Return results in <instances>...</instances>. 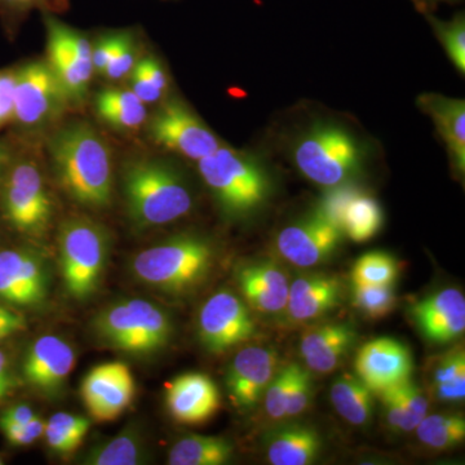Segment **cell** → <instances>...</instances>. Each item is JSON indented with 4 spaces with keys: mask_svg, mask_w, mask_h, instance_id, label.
Here are the masks:
<instances>
[{
    "mask_svg": "<svg viewBox=\"0 0 465 465\" xmlns=\"http://www.w3.org/2000/svg\"><path fill=\"white\" fill-rule=\"evenodd\" d=\"M52 168L61 188L75 203L105 208L113 195V155L108 143L90 124L72 122L48 142Z\"/></svg>",
    "mask_w": 465,
    "mask_h": 465,
    "instance_id": "obj_1",
    "label": "cell"
},
{
    "mask_svg": "<svg viewBox=\"0 0 465 465\" xmlns=\"http://www.w3.org/2000/svg\"><path fill=\"white\" fill-rule=\"evenodd\" d=\"M122 180L128 216L137 228L171 224L188 215L194 204L185 177L162 159H134Z\"/></svg>",
    "mask_w": 465,
    "mask_h": 465,
    "instance_id": "obj_2",
    "label": "cell"
},
{
    "mask_svg": "<svg viewBox=\"0 0 465 465\" xmlns=\"http://www.w3.org/2000/svg\"><path fill=\"white\" fill-rule=\"evenodd\" d=\"M197 163L202 179L229 219L253 215L271 197L268 171L247 153L223 143Z\"/></svg>",
    "mask_w": 465,
    "mask_h": 465,
    "instance_id": "obj_3",
    "label": "cell"
},
{
    "mask_svg": "<svg viewBox=\"0 0 465 465\" xmlns=\"http://www.w3.org/2000/svg\"><path fill=\"white\" fill-rule=\"evenodd\" d=\"M215 251L198 235H179L134 256V274L142 282L167 292L194 289L210 273Z\"/></svg>",
    "mask_w": 465,
    "mask_h": 465,
    "instance_id": "obj_4",
    "label": "cell"
},
{
    "mask_svg": "<svg viewBox=\"0 0 465 465\" xmlns=\"http://www.w3.org/2000/svg\"><path fill=\"white\" fill-rule=\"evenodd\" d=\"M302 176L323 188L345 183L361 170L363 150L353 134L336 124H316L293 148Z\"/></svg>",
    "mask_w": 465,
    "mask_h": 465,
    "instance_id": "obj_5",
    "label": "cell"
},
{
    "mask_svg": "<svg viewBox=\"0 0 465 465\" xmlns=\"http://www.w3.org/2000/svg\"><path fill=\"white\" fill-rule=\"evenodd\" d=\"M97 335L110 347L134 354H149L166 347L173 322L163 309L146 300H125L101 312Z\"/></svg>",
    "mask_w": 465,
    "mask_h": 465,
    "instance_id": "obj_6",
    "label": "cell"
},
{
    "mask_svg": "<svg viewBox=\"0 0 465 465\" xmlns=\"http://www.w3.org/2000/svg\"><path fill=\"white\" fill-rule=\"evenodd\" d=\"M60 266L67 292L84 300L99 286L108 259L105 229L87 217L66 220L60 229Z\"/></svg>",
    "mask_w": 465,
    "mask_h": 465,
    "instance_id": "obj_7",
    "label": "cell"
},
{
    "mask_svg": "<svg viewBox=\"0 0 465 465\" xmlns=\"http://www.w3.org/2000/svg\"><path fill=\"white\" fill-rule=\"evenodd\" d=\"M15 74L12 121L27 133H41L56 124L70 103L47 60L27 63Z\"/></svg>",
    "mask_w": 465,
    "mask_h": 465,
    "instance_id": "obj_8",
    "label": "cell"
},
{
    "mask_svg": "<svg viewBox=\"0 0 465 465\" xmlns=\"http://www.w3.org/2000/svg\"><path fill=\"white\" fill-rule=\"evenodd\" d=\"M47 32V63L65 91L70 105L84 103L90 90L92 76V43L84 33L54 16V12H45Z\"/></svg>",
    "mask_w": 465,
    "mask_h": 465,
    "instance_id": "obj_9",
    "label": "cell"
},
{
    "mask_svg": "<svg viewBox=\"0 0 465 465\" xmlns=\"http://www.w3.org/2000/svg\"><path fill=\"white\" fill-rule=\"evenodd\" d=\"M150 140L167 152L201 161L223 145L215 134L182 100H163L148 118Z\"/></svg>",
    "mask_w": 465,
    "mask_h": 465,
    "instance_id": "obj_10",
    "label": "cell"
},
{
    "mask_svg": "<svg viewBox=\"0 0 465 465\" xmlns=\"http://www.w3.org/2000/svg\"><path fill=\"white\" fill-rule=\"evenodd\" d=\"M3 208L17 231L36 234L50 224L54 206L35 162L21 161L12 168L3 193Z\"/></svg>",
    "mask_w": 465,
    "mask_h": 465,
    "instance_id": "obj_11",
    "label": "cell"
},
{
    "mask_svg": "<svg viewBox=\"0 0 465 465\" xmlns=\"http://www.w3.org/2000/svg\"><path fill=\"white\" fill-rule=\"evenodd\" d=\"M201 341L211 353L222 354L249 341L255 335L256 324L249 308L231 291H219L201 309Z\"/></svg>",
    "mask_w": 465,
    "mask_h": 465,
    "instance_id": "obj_12",
    "label": "cell"
},
{
    "mask_svg": "<svg viewBox=\"0 0 465 465\" xmlns=\"http://www.w3.org/2000/svg\"><path fill=\"white\" fill-rule=\"evenodd\" d=\"M81 393L92 418L113 421L134 401V376L124 362L103 363L85 375Z\"/></svg>",
    "mask_w": 465,
    "mask_h": 465,
    "instance_id": "obj_13",
    "label": "cell"
},
{
    "mask_svg": "<svg viewBox=\"0 0 465 465\" xmlns=\"http://www.w3.org/2000/svg\"><path fill=\"white\" fill-rule=\"evenodd\" d=\"M342 232L316 213L286 226L277 238L280 255L299 268H312L331 258L341 242Z\"/></svg>",
    "mask_w": 465,
    "mask_h": 465,
    "instance_id": "obj_14",
    "label": "cell"
},
{
    "mask_svg": "<svg viewBox=\"0 0 465 465\" xmlns=\"http://www.w3.org/2000/svg\"><path fill=\"white\" fill-rule=\"evenodd\" d=\"M358 378L372 393H381L411 379L414 370L411 351L396 339L381 338L367 342L358 351Z\"/></svg>",
    "mask_w": 465,
    "mask_h": 465,
    "instance_id": "obj_15",
    "label": "cell"
},
{
    "mask_svg": "<svg viewBox=\"0 0 465 465\" xmlns=\"http://www.w3.org/2000/svg\"><path fill=\"white\" fill-rule=\"evenodd\" d=\"M47 295V274L42 259L29 250L0 251V300L33 307Z\"/></svg>",
    "mask_w": 465,
    "mask_h": 465,
    "instance_id": "obj_16",
    "label": "cell"
},
{
    "mask_svg": "<svg viewBox=\"0 0 465 465\" xmlns=\"http://www.w3.org/2000/svg\"><path fill=\"white\" fill-rule=\"evenodd\" d=\"M277 367L278 356L272 349L249 347L238 351L226 374V387L235 405L242 409L256 406Z\"/></svg>",
    "mask_w": 465,
    "mask_h": 465,
    "instance_id": "obj_17",
    "label": "cell"
},
{
    "mask_svg": "<svg viewBox=\"0 0 465 465\" xmlns=\"http://www.w3.org/2000/svg\"><path fill=\"white\" fill-rule=\"evenodd\" d=\"M410 313L421 335L436 344H449L464 333L465 299L459 290H440L419 300Z\"/></svg>",
    "mask_w": 465,
    "mask_h": 465,
    "instance_id": "obj_18",
    "label": "cell"
},
{
    "mask_svg": "<svg viewBox=\"0 0 465 465\" xmlns=\"http://www.w3.org/2000/svg\"><path fill=\"white\" fill-rule=\"evenodd\" d=\"M74 362V351L66 341L58 336L45 335L27 351L23 372L33 388L54 396L63 390Z\"/></svg>",
    "mask_w": 465,
    "mask_h": 465,
    "instance_id": "obj_19",
    "label": "cell"
},
{
    "mask_svg": "<svg viewBox=\"0 0 465 465\" xmlns=\"http://www.w3.org/2000/svg\"><path fill=\"white\" fill-rule=\"evenodd\" d=\"M168 411L183 424H202L213 418L220 407V393L210 376L191 372L167 385Z\"/></svg>",
    "mask_w": 465,
    "mask_h": 465,
    "instance_id": "obj_20",
    "label": "cell"
},
{
    "mask_svg": "<svg viewBox=\"0 0 465 465\" xmlns=\"http://www.w3.org/2000/svg\"><path fill=\"white\" fill-rule=\"evenodd\" d=\"M341 278L331 274H312L290 283L286 313L293 323H307L339 307L342 300Z\"/></svg>",
    "mask_w": 465,
    "mask_h": 465,
    "instance_id": "obj_21",
    "label": "cell"
},
{
    "mask_svg": "<svg viewBox=\"0 0 465 465\" xmlns=\"http://www.w3.org/2000/svg\"><path fill=\"white\" fill-rule=\"evenodd\" d=\"M356 341L357 332L351 324H317L302 333L300 353L309 370L320 374H329L338 369Z\"/></svg>",
    "mask_w": 465,
    "mask_h": 465,
    "instance_id": "obj_22",
    "label": "cell"
},
{
    "mask_svg": "<svg viewBox=\"0 0 465 465\" xmlns=\"http://www.w3.org/2000/svg\"><path fill=\"white\" fill-rule=\"evenodd\" d=\"M238 283L251 307L260 313L286 311L290 282L286 273L271 262H253L238 272Z\"/></svg>",
    "mask_w": 465,
    "mask_h": 465,
    "instance_id": "obj_23",
    "label": "cell"
},
{
    "mask_svg": "<svg viewBox=\"0 0 465 465\" xmlns=\"http://www.w3.org/2000/svg\"><path fill=\"white\" fill-rule=\"evenodd\" d=\"M418 106L432 119L459 176L465 173V103L439 94L418 97Z\"/></svg>",
    "mask_w": 465,
    "mask_h": 465,
    "instance_id": "obj_24",
    "label": "cell"
},
{
    "mask_svg": "<svg viewBox=\"0 0 465 465\" xmlns=\"http://www.w3.org/2000/svg\"><path fill=\"white\" fill-rule=\"evenodd\" d=\"M322 440L314 428L289 424L277 428L266 439V454L274 465H308L316 461Z\"/></svg>",
    "mask_w": 465,
    "mask_h": 465,
    "instance_id": "obj_25",
    "label": "cell"
},
{
    "mask_svg": "<svg viewBox=\"0 0 465 465\" xmlns=\"http://www.w3.org/2000/svg\"><path fill=\"white\" fill-rule=\"evenodd\" d=\"M131 90L105 88L94 97V110L115 131L133 133L148 121V108Z\"/></svg>",
    "mask_w": 465,
    "mask_h": 465,
    "instance_id": "obj_26",
    "label": "cell"
},
{
    "mask_svg": "<svg viewBox=\"0 0 465 465\" xmlns=\"http://www.w3.org/2000/svg\"><path fill=\"white\" fill-rule=\"evenodd\" d=\"M234 448L228 440L191 434L177 440L168 455L171 465H223L232 457Z\"/></svg>",
    "mask_w": 465,
    "mask_h": 465,
    "instance_id": "obj_27",
    "label": "cell"
},
{
    "mask_svg": "<svg viewBox=\"0 0 465 465\" xmlns=\"http://www.w3.org/2000/svg\"><path fill=\"white\" fill-rule=\"evenodd\" d=\"M330 396L336 411L349 423L353 425L369 423L374 411L372 391L358 376L344 374L336 379Z\"/></svg>",
    "mask_w": 465,
    "mask_h": 465,
    "instance_id": "obj_28",
    "label": "cell"
},
{
    "mask_svg": "<svg viewBox=\"0 0 465 465\" xmlns=\"http://www.w3.org/2000/svg\"><path fill=\"white\" fill-rule=\"evenodd\" d=\"M384 215L379 202L362 191L349 202L342 216L341 232L351 241L363 243L381 231Z\"/></svg>",
    "mask_w": 465,
    "mask_h": 465,
    "instance_id": "obj_29",
    "label": "cell"
},
{
    "mask_svg": "<svg viewBox=\"0 0 465 465\" xmlns=\"http://www.w3.org/2000/svg\"><path fill=\"white\" fill-rule=\"evenodd\" d=\"M143 440L136 430H124L115 439L92 449L84 459L85 464L136 465L145 460Z\"/></svg>",
    "mask_w": 465,
    "mask_h": 465,
    "instance_id": "obj_30",
    "label": "cell"
},
{
    "mask_svg": "<svg viewBox=\"0 0 465 465\" xmlns=\"http://www.w3.org/2000/svg\"><path fill=\"white\" fill-rule=\"evenodd\" d=\"M420 442L428 448L446 450L455 448L465 439V420L460 414L425 416L415 428Z\"/></svg>",
    "mask_w": 465,
    "mask_h": 465,
    "instance_id": "obj_31",
    "label": "cell"
},
{
    "mask_svg": "<svg viewBox=\"0 0 465 465\" xmlns=\"http://www.w3.org/2000/svg\"><path fill=\"white\" fill-rule=\"evenodd\" d=\"M437 399L459 402L465 397V354L463 349L450 351L437 366L433 376Z\"/></svg>",
    "mask_w": 465,
    "mask_h": 465,
    "instance_id": "obj_32",
    "label": "cell"
},
{
    "mask_svg": "<svg viewBox=\"0 0 465 465\" xmlns=\"http://www.w3.org/2000/svg\"><path fill=\"white\" fill-rule=\"evenodd\" d=\"M427 18L433 33L436 34L440 45L445 48L446 54L452 65L457 67L459 73H465V16L464 12H459L450 20H442L434 16L432 12L421 11Z\"/></svg>",
    "mask_w": 465,
    "mask_h": 465,
    "instance_id": "obj_33",
    "label": "cell"
},
{
    "mask_svg": "<svg viewBox=\"0 0 465 465\" xmlns=\"http://www.w3.org/2000/svg\"><path fill=\"white\" fill-rule=\"evenodd\" d=\"M400 275V265L387 252L365 253L357 260L351 271V283L370 286H393Z\"/></svg>",
    "mask_w": 465,
    "mask_h": 465,
    "instance_id": "obj_34",
    "label": "cell"
},
{
    "mask_svg": "<svg viewBox=\"0 0 465 465\" xmlns=\"http://www.w3.org/2000/svg\"><path fill=\"white\" fill-rule=\"evenodd\" d=\"M351 299L358 311L371 318L388 316L396 307L397 302L393 286H370L360 283H351Z\"/></svg>",
    "mask_w": 465,
    "mask_h": 465,
    "instance_id": "obj_35",
    "label": "cell"
},
{
    "mask_svg": "<svg viewBox=\"0 0 465 465\" xmlns=\"http://www.w3.org/2000/svg\"><path fill=\"white\" fill-rule=\"evenodd\" d=\"M360 191L361 189L357 186L347 183L329 188V192H326V194L318 202L314 213L341 232L345 208Z\"/></svg>",
    "mask_w": 465,
    "mask_h": 465,
    "instance_id": "obj_36",
    "label": "cell"
},
{
    "mask_svg": "<svg viewBox=\"0 0 465 465\" xmlns=\"http://www.w3.org/2000/svg\"><path fill=\"white\" fill-rule=\"evenodd\" d=\"M136 39L131 32L124 30V38L119 43L112 58H110L108 65L104 70V78L110 82H121L128 78L133 73L134 67L137 64V47Z\"/></svg>",
    "mask_w": 465,
    "mask_h": 465,
    "instance_id": "obj_37",
    "label": "cell"
},
{
    "mask_svg": "<svg viewBox=\"0 0 465 465\" xmlns=\"http://www.w3.org/2000/svg\"><path fill=\"white\" fill-rule=\"evenodd\" d=\"M393 388L399 396L403 411H405L406 432H412L427 416L428 401L425 399L423 391L414 381H411V379L394 385Z\"/></svg>",
    "mask_w": 465,
    "mask_h": 465,
    "instance_id": "obj_38",
    "label": "cell"
},
{
    "mask_svg": "<svg viewBox=\"0 0 465 465\" xmlns=\"http://www.w3.org/2000/svg\"><path fill=\"white\" fill-rule=\"evenodd\" d=\"M313 397V379L311 371L299 363H293L292 381L286 403V418H292L304 412Z\"/></svg>",
    "mask_w": 465,
    "mask_h": 465,
    "instance_id": "obj_39",
    "label": "cell"
},
{
    "mask_svg": "<svg viewBox=\"0 0 465 465\" xmlns=\"http://www.w3.org/2000/svg\"><path fill=\"white\" fill-rule=\"evenodd\" d=\"M293 363L284 366L275 372L274 378L266 388L265 409L273 419L286 418V403L289 397L291 381H292Z\"/></svg>",
    "mask_w": 465,
    "mask_h": 465,
    "instance_id": "obj_40",
    "label": "cell"
},
{
    "mask_svg": "<svg viewBox=\"0 0 465 465\" xmlns=\"http://www.w3.org/2000/svg\"><path fill=\"white\" fill-rule=\"evenodd\" d=\"M0 428L12 445L26 446L35 442L45 434V423L39 416H34L26 424L0 421Z\"/></svg>",
    "mask_w": 465,
    "mask_h": 465,
    "instance_id": "obj_41",
    "label": "cell"
},
{
    "mask_svg": "<svg viewBox=\"0 0 465 465\" xmlns=\"http://www.w3.org/2000/svg\"><path fill=\"white\" fill-rule=\"evenodd\" d=\"M124 32L103 34L92 45V64H94V74L103 75L110 58H112L113 54L118 48L122 38H124Z\"/></svg>",
    "mask_w": 465,
    "mask_h": 465,
    "instance_id": "obj_42",
    "label": "cell"
},
{
    "mask_svg": "<svg viewBox=\"0 0 465 465\" xmlns=\"http://www.w3.org/2000/svg\"><path fill=\"white\" fill-rule=\"evenodd\" d=\"M47 425L79 440H84L91 427L90 420L84 416L66 414V412L52 415L48 419Z\"/></svg>",
    "mask_w": 465,
    "mask_h": 465,
    "instance_id": "obj_43",
    "label": "cell"
},
{
    "mask_svg": "<svg viewBox=\"0 0 465 465\" xmlns=\"http://www.w3.org/2000/svg\"><path fill=\"white\" fill-rule=\"evenodd\" d=\"M15 72H0V128L14 119Z\"/></svg>",
    "mask_w": 465,
    "mask_h": 465,
    "instance_id": "obj_44",
    "label": "cell"
},
{
    "mask_svg": "<svg viewBox=\"0 0 465 465\" xmlns=\"http://www.w3.org/2000/svg\"><path fill=\"white\" fill-rule=\"evenodd\" d=\"M134 70H137L143 78L148 79L154 87L167 94L170 82H168L166 70L157 58L152 56L142 58V60L137 61Z\"/></svg>",
    "mask_w": 465,
    "mask_h": 465,
    "instance_id": "obj_45",
    "label": "cell"
},
{
    "mask_svg": "<svg viewBox=\"0 0 465 465\" xmlns=\"http://www.w3.org/2000/svg\"><path fill=\"white\" fill-rule=\"evenodd\" d=\"M45 434L51 450L61 455L72 454L82 443V440L73 439V437L60 432L56 428L50 427L47 423H45Z\"/></svg>",
    "mask_w": 465,
    "mask_h": 465,
    "instance_id": "obj_46",
    "label": "cell"
},
{
    "mask_svg": "<svg viewBox=\"0 0 465 465\" xmlns=\"http://www.w3.org/2000/svg\"><path fill=\"white\" fill-rule=\"evenodd\" d=\"M25 329V320L11 309L0 307V341Z\"/></svg>",
    "mask_w": 465,
    "mask_h": 465,
    "instance_id": "obj_47",
    "label": "cell"
},
{
    "mask_svg": "<svg viewBox=\"0 0 465 465\" xmlns=\"http://www.w3.org/2000/svg\"><path fill=\"white\" fill-rule=\"evenodd\" d=\"M35 416L32 407L27 405H16L8 409L0 418V421H9V423L26 424Z\"/></svg>",
    "mask_w": 465,
    "mask_h": 465,
    "instance_id": "obj_48",
    "label": "cell"
},
{
    "mask_svg": "<svg viewBox=\"0 0 465 465\" xmlns=\"http://www.w3.org/2000/svg\"><path fill=\"white\" fill-rule=\"evenodd\" d=\"M11 388V376L8 371L7 357L0 351V400L8 393Z\"/></svg>",
    "mask_w": 465,
    "mask_h": 465,
    "instance_id": "obj_49",
    "label": "cell"
},
{
    "mask_svg": "<svg viewBox=\"0 0 465 465\" xmlns=\"http://www.w3.org/2000/svg\"><path fill=\"white\" fill-rule=\"evenodd\" d=\"M414 2L420 11H425V9L430 8V5H434V3H459L460 0H414Z\"/></svg>",
    "mask_w": 465,
    "mask_h": 465,
    "instance_id": "obj_50",
    "label": "cell"
},
{
    "mask_svg": "<svg viewBox=\"0 0 465 465\" xmlns=\"http://www.w3.org/2000/svg\"><path fill=\"white\" fill-rule=\"evenodd\" d=\"M9 158H11V154H9L8 146L5 143H0V171L7 166Z\"/></svg>",
    "mask_w": 465,
    "mask_h": 465,
    "instance_id": "obj_51",
    "label": "cell"
},
{
    "mask_svg": "<svg viewBox=\"0 0 465 465\" xmlns=\"http://www.w3.org/2000/svg\"><path fill=\"white\" fill-rule=\"evenodd\" d=\"M2 463H3L2 459H0V464H2Z\"/></svg>",
    "mask_w": 465,
    "mask_h": 465,
    "instance_id": "obj_52",
    "label": "cell"
}]
</instances>
